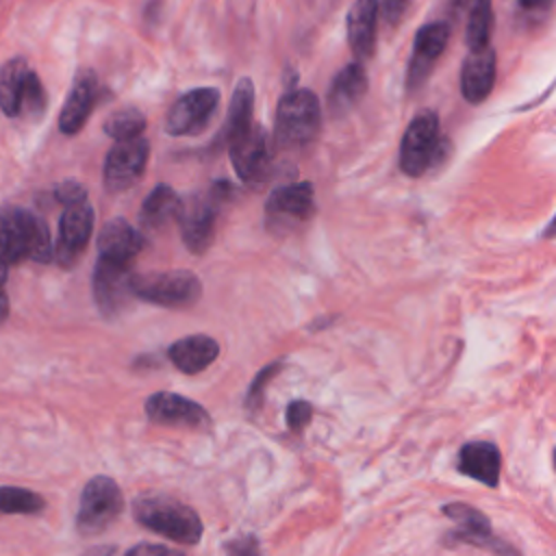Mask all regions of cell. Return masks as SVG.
I'll return each mask as SVG.
<instances>
[{
    "label": "cell",
    "mask_w": 556,
    "mask_h": 556,
    "mask_svg": "<svg viewBox=\"0 0 556 556\" xmlns=\"http://www.w3.org/2000/svg\"><path fill=\"white\" fill-rule=\"evenodd\" d=\"M48 263L52 241L43 217L15 204L0 206V261L17 265L22 261Z\"/></svg>",
    "instance_id": "obj_1"
},
{
    "label": "cell",
    "mask_w": 556,
    "mask_h": 556,
    "mask_svg": "<svg viewBox=\"0 0 556 556\" xmlns=\"http://www.w3.org/2000/svg\"><path fill=\"white\" fill-rule=\"evenodd\" d=\"M132 515L135 519L172 539L180 545H195L202 539V519L198 513L167 495H141L132 502Z\"/></svg>",
    "instance_id": "obj_2"
},
{
    "label": "cell",
    "mask_w": 556,
    "mask_h": 556,
    "mask_svg": "<svg viewBox=\"0 0 556 556\" xmlns=\"http://www.w3.org/2000/svg\"><path fill=\"white\" fill-rule=\"evenodd\" d=\"M321 122V106L313 91L308 89H289L276 109V128L274 141L282 150H298L308 146Z\"/></svg>",
    "instance_id": "obj_3"
},
{
    "label": "cell",
    "mask_w": 556,
    "mask_h": 556,
    "mask_svg": "<svg viewBox=\"0 0 556 556\" xmlns=\"http://www.w3.org/2000/svg\"><path fill=\"white\" fill-rule=\"evenodd\" d=\"M447 143L439 130V115L430 109L419 111L402 139L400 146V169L406 176H421L445 159Z\"/></svg>",
    "instance_id": "obj_4"
},
{
    "label": "cell",
    "mask_w": 556,
    "mask_h": 556,
    "mask_svg": "<svg viewBox=\"0 0 556 556\" xmlns=\"http://www.w3.org/2000/svg\"><path fill=\"white\" fill-rule=\"evenodd\" d=\"M130 289L135 298L165 308L193 306L202 295L200 278L187 269L132 274Z\"/></svg>",
    "instance_id": "obj_5"
},
{
    "label": "cell",
    "mask_w": 556,
    "mask_h": 556,
    "mask_svg": "<svg viewBox=\"0 0 556 556\" xmlns=\"http://www.w3.org/2000/svg\"><path fill=\"white\" fill-rule=\"evenodd\" d=\"M230 185L224 180H217L206 193L193 195L187 202L182 200V208L178 215L182 241L189 252L202 254L211 243L215 235V222L217 213L224 200L230 195Z\"/></svg>",
    "instance_id": "obj_6"
},
{
    "label": "cell",
    "mask_w": 556,
    "mask_h": 556,
    "mask_svg": "<svg viewBox=\"0 0 556 556\" xmlns=\"http://www.w3.org/2000/svg\"><path fill=\"white\" fill-rule=\"evenodd\" d=\"M124 506L122 491L117 482L109 476H96L91 478L80 495L78 515H76V528L80 534H98L106 526H111Z\"/></svg>",
    "instance_id": "obj_7"
},
{
    "label": "cell",
    "mask_w": 556,
    "mask_h": 556,
    "mask_svg": "<svg viewBox=\"0 0 556 556\" xmlns=\"http://www.w3.org/2000/svg\"><path fill=\"white\" fill-rule=\"evenodd\" d=\"M222 93L215 87H198L182 93L167 111L165 130L172 137H193L208 128Z\"/></svg>",
    "instance_id": "obj_8"
},
{
    "label": "cell",
    "mask_w": 556,
    "mask_h": 556,
    "mask_svg": "<svg viewBox=\"0 0 556 556\" xmlns=\"http://www.w3.org/2000/svg\"><path fill=\"white\" fill-rule=\"evenodd\" d=\"M230 163L237 176L248 185H261L271 169V139L263 126H250L243 135L228 143Z\"/></svg>",
    "instance_id": "obj_9"
},
{
    "label": "cell",
    "mask_w": 556,
    "mask_h": 556,
    "mask_svg": "<svg viewBox=\"0 0 556 556\" xmlns=\"http://www.w3.org/2000/svg\"><path fill=\"white\" fill-rule=\"evenodd\" d=\"M150 156V143L148 139L132 137L115 141V146L109 150L104 159V172L102 180L106 191L119 193L130 189L143 174Z\"/></svg>",
    "instance_id": "obj_10"
},
{
    "label": "cell",
    "mask_w": 556,
    "mask_h": 556,
    "mask_svg": "<svg viewBox=\"0 0 556 556\" xmlns=\"http://www.w3.org/2000/svg\"><path fill=\"white\" fill-rule=\"evenodd\" d=\"M443 513L456 523V530H452L450 541H463L482 549H491L497 556H519V552L493 534L491 521L473 506L463 502H452L443 506Z\"/></svg>",
    "instance_id": "obj_11"
},
{
    "label": "cell",
    "mask_w": 556,
    "mask_h": 556,
    "mask_svg": "<svg viewBox=\"0 0 556 556\" xmlns=\"http://www.w3.org/2000/svg\"><path fill=\"white\" fill-rule=\"evenodd\" d=\"M93 232V208L87 200L63 208L59 219V237L52 256L61 267H72L85 252Z\"/></svg>",
    "instance_id": "obj_12"
},
{
    "label": "cell",
    "mask_w": 556,
    "mask_h": 556,
    "mask_svg": "<svg viewBox=\"0 0 556 556\" xmlns=\"http://www.w3.org/2000/svg\"><path fill=\"white\" fill-rule=\"evenodd\" d=\"M315 211L313 185L311 182H291L271 191L265 204L267 224L274 230H291L311 219Z\"/></svg>",
    "instance_id": "obj_13"
},
{
    "label": "cell",
    "mask_w": 556,
    "mask_h": 556,
    "mask_svg": "<svg viewBox=\"0 0 556 556\" xmlns=\"http://www.w3.org/2000/svg\"><path fill=\"white\" fill-rule=\"evenodd\" d=\"M132 265L100 258L93 269V298L102 315L115 317L135 298L130 289Z\"/></svg>",
    "instance_id": "obj_14"
},
{
    "label": "cell",
    "mask_w": 556,
    "mask_h": 556,
    "mask_svg": "<svg viewBox=\"0 0 556 556\" xmlns=\"http://www.w3.org/2000/svg\"><path fill=\"white\" fill-rule=\"evenodd\" d=\"M146 415L154 424L163 426H180L191 430H208L211 417L208 413L198 404L182 395L159 391L146 400Z\"/></svg>",
    "instance_id": "obj_15"
},
{
    "label": "cell",
    "mask_w": 556,
    "mask_h": 556,
    "mask_svg": "<svg viewBox=\"0 0 556 556\" xmlns=\"http://www.w3.org/2000/svg\"><path fill=\"white\" fill-rule=\"evenodd\" d=\"M447 39H450V26L445 22H432L417 30L413 41V56L406 74L408 91L419 89L428 80L432 65L437 63V59L447 46Z\"/></svg>",
    "instance_id": "obj_16"
},
{
    "label": "cell",
    "mask_w": 556,
    "mask_h": 556,
    "mask_svg": "<svg viewBox=\"0 0 556 556\" xmlns=\"http://www.w3.org/2000/svg\"><path fill=\"white\" fill-rule=\"evenodd\" d=\"M98 100V78L91 70L83 67L76 72L72 89L59 113V128L63 135H76L93 111Z\"/></svg>",
    "instance_id": "obj_17"
},
{
    "label": "cell",
    "mask_w": 556,
    "mask_h": 556,
    "mask_svg": "<svg viewBox=\"0 0 556 556\" xmlns=\"http://www.w3.org/2000/svg\"><path fill=\"white\" fill-rule=\"evenodd\" d=\"M495 85V52L491 46L471 50L460 70L463 98L469 104H480L489 98Z\"/></svg>",
    "instance_id": "obj_18"
},
{
    "label": "cell",
    "mask_w": 556,
    "mask_h": 556,
    "mask_svg": "<svg viewBox=\"0 0 556 556\" xmlns=\"http://www.w3.org/2000/svg\"><path fill=\"white\" fill-rule=\"evenodd\" d=\"M141 248H143L141 232L122 217L106 222L98 235L100 258L132 265L137 254L141 252Z\"/></svg>",
    "instance_id": "obj_19"
},
{
    "label": "cell",
    "mask_w": 556,
    "mask_h": 556,
    "mask_svg": "<svg viewBox=\"0 0 556 556\" xmlns=\"http://www.w3.org/2000/svg\"><path fill=\"white\" fill-rule=\"evenodd\" d=\"M458 471L486 484L497 486L502 471V454L495 443L469 441L458 452Z\"/></svg>",
    "instance_id": "obj_20"
},
{
    "label": "cell",
    "mask_w": 556,
    "mask_h": 556,
    "mask_svg": "<svg viewBox=\"0 0 556 556\" xmlns=\"http://www.w3.org/2000/svg\"><path fill=\"white\" fill-rule=\"evenodd\" d=\"M380 0H354L348 13V41L358 59L374 56L376 50V26H378Z\"/></svg>",
    "instance_id": "obj_21"
},
{
    "label": "cell",
    "mask_w": 556,
    "mask_h": 556,
    "mask_svg": "<svg viewBox=\"0 0 556 556\" xmlns=\"http://www.w3.org/2000/svg\"><path fill=\"white\" fill-rule=\"evenodd\" d=\"M367 91V74L361 63L345 65L328 87V111L334 117L348 115Z\"/></svg>",
    "instance_id": "obj_22"
},
{
    "label": "cell",
    "mask_w": 556,
    "mask_h": 556,
    "mask_svg": "<svg viewBox=\"0 0 556 556\" xmlns=\"http://www.w3.org/2000/svg\"><path fill=\"white\" fill-rule=\"evenodd\" d=\"M219 354V345L208 334H191L172 343L167 350V358L176 369L185 374H198L206 369Z\"/></svg>",
    "instance_id": "obj_23"
},
{
    "label": "cell",
    "mask_w": 556,
    "mask_h": 556,
    "mask_svg": "<svg viewBox=\"0 0 556 556\" xmlns=\"http://www.w3.org/2000/svg\"><path fill=\"white\" fill-rule=\"evenodd\" d=\"M252 111H254V83L250 78H239L230 98L226 122L217 135V141L228 146L239 135H243L252 126Z\"/></svg>",
    "instance_id": "obj_24"
},
{
    "label": "cell",
    "mask_w": 556,
    "mask_h": 556,
    "mask_svg": "<svg viewBox=\"0 0 556 556\" xmlns=\"http://www.w3.org/2000/svg\"><path fill=\"white\" fill-rule=\"evenodd\" d=\"M182 208L180 195L169 185H156L141 204L139 224L143 230L165 228L169 222L178 219Z\"/></svg>",
    "instance_id": "obj_25"
},
{
    "label": "cell",
    "mask_w": 556,
    "mask_h": 556,
    "mask_svg": "<svg viewBox=\"0 0 556 556\" xmlns=\"http://www.w3.org/2000/svg\"><path fill=\"white\" fill-rule=\"evenodd\" d=\"M28 63L22 56L9 59L0 65V109L9 117L20 115V102L28 78Z\"/></svg>",
    "instance_id": "obj_26"
},
{
    "label": "cell",
    "mask_w": 556,
    "mask_h": 556,
    "mask_svg": "<svg viewBox=\"0 0 556 556\" xmlns=\"http://www.w3.org/2000/svg\"><path fill=\"white\" fill-rule=\"evenodd\" d=\"M465 43L469 46V50H482L489 46L491 41V33H493V9H491V0L476 4L473 9H469L465 13Z\"/></svg>",
    "instance_id": "obj_27"
},
{
    "label": "cell",
    "mask_w": 556,
    "mask_h": 556,
    "mask_svg": "<svg viewBox=\"0 0 556 556\" xmlns=\"http://www.w3.org/2000/svg\"><path fill=\"white\" fill-rule=\"evenodd\" d=\"M46 508V500L22 486H0V515H37Z\"/></svg>",
    "instance_id": "obj_28"
},
{
    "label": "cell",
    "mask_w": 556,
    "mask_h": 556,
    "mask_svg": "<svg viewBox=\"0 0 556 556\" xmlns=\"http://www.w3.org/2000/svg\"><path fill=\"white\" fill-rule=\"evenodd\" d=\"M143 130H146V115L135 106L117 109L104 122V132L115 141L139 137Z\"/></svg>",
    "instance_id": "obj_29"
},
{
    "label": "cell",
    "mask_w": 556,
    "mask_h": 556,
    "mask_svg": "<svg viewBox=\"0 0 556 556\" xmlns=\"http://www.w3.org/2000/svg\"><path fill=\"white\" fill-rule=\"evenodd\" d=\"M46 104H48V96H46V89L37 76L35 70L28 72V78H26V87H24V93H22V102H20V115L22 119H39L43 113H46Z\"/></svg>",
    "instance_id": "obj_30"
},
{
    "label": "cell",
    "mask_w": 556,
    "mask_h": 556,
    "mask_svg": "<svg viewBox=\"0 0 556 556\" xmlns=\"http://www.w3.org/2000/svg\"><path fill=\"white\" fill-rule=\"evenodd\" d=\"M280 369H282V363H269L267 367H263V369L256 374V378L252 380V384H250V389H248V395H245V400H243V404H245L248 410H256V408L261 406L263 395H265V387L269 384V380H271Z\"/></svg>",
    "instance_id": "obj_31"
},
{
    "label": "cell",
    "mask_w": 556,
    "mask_h": 556,
    "mask_svg": "<svg viewBox=\"0 0 556 556\" xmlns=\"http://www.w3.org/2000/svg\"><path fill=\"white\" fill-rule=\"evenodd\" d=\"M54 198L56 202H61L63 206H70V204H76V202H83L87 200V191L80 182L76 180H63L54 187Z\"/></svg>",
    "instance_id": "obj_32"
},
{
    "label": "cell",
    "mask_w": 556,
    "mask_h": 556,
    "mask_svg": "<svg viewBox=\"0 0 556 556\" xmlns=\"http://www.w3.org/2000/svg\"><path fill=\"white\" fill-rule=\"evenodd\" d=\"M313 417V408L308 402L304 400H295L289 404L287 408V426L293 430V432H300L304 430V426L311 421Z\"/></svg>",
    "instance_id": "obj_33"
},
{
    "label": "cell",
    "mask_w": 556,
    "mask_h": 556,
    "mask_svg": "<svg viewBox=\"0 0 556 556\" xmlns=\"http://www.w3.org/2000/svg\"><path fill=\"white\" fill-rule=\"evenodd\" d=\"M410 9V0H382V4H378V13H382V20L389 26H395L404 20V15Z\"/></svg>",
    "instance_id": "obj_34"
},
{
    "label": "cell",
    "mask_w": 556,
    "mask_h": 556,
    "mask_svg": "<svg viewBox=\"0 0 556 556\" xmlns=\"http://www.w3.org/2000/svg\"><path fill=\"white\" fill-rule=\"evenodd\" d=\"M226 556H261L258 541L252 534H243L226 545Z\"/></svg>",
    "instance_id": "obj_35"
},
{
    "label": "cell",
    "mask_w": 556,
    "mask_h": 556,
    "mask_svg": "<svg viewBox=\"0 0 556 556\" xmlns=\"http://www.w3.org/2000/svg\"><path fill=\"white\" fill-rule=\"evenodd\" d=\"M126 556H185V554L156 543H137L126 552Z\"/></svg>",
    "instance_id": "obj_36"
},
{
    "label": "cell",
    "mask_w": 556,
    "mask_h": 556,
    "mask_svg": "<svg viewBox=\"0 0 556 556\" xmlns=\"http://www.w3.org/2000/svg\"><path fill=\"white\" fill-rule=\"evenodd\" d=\"M526 13H545L547 9H549V4H552V0H515Z\"/></svg>",
    "instance_id": "obj_37"
},
{
    "label": "cell",
    "mask_w": 556,
    "mask_h": 556,
    "mask_svg": "<svg viewBox=\"0 0 556 556\" xmlns=\"http://www.w3.org/2000/svg\"><path fill=\"white\" fill-rule=\"evenodd\" d=\"M480 2H486V0H456V9L465 15L469 9H473V7L480 4Z\"/></svg>",
    "instance_id": "obj_38"
},
{
    "label": "cell",
    "mask_w": 556,
    "mask_h": 556,
    "mask_svg": "<svg viewBox=\"0 0 556 556\" xmlns=\"http://www.w3.org/2000/svg\"><path fill=\"white\" fill-rule=\"evenodd\" d=\"M7 317H9V300H7V295H4V291H2V287H0V324H2Z\"/></svg>",
    "instance_id": "obj_39"
},
{
    "label": "cell",
    "mask_w": 556,
    "mask_h": 556,
    "mask_svg": "<svg viewBox=\"0 0 556 556\" xmlns=\"http://www.w3.org/2000/svg\"><path fill=\"white\" fill-rule=\"evenodd\" d=\"M83 556H113V547H109V545H102V547H93V549L85 552Z\"/></svg>",
    "instance_id": "obj_40"
},
{
    "label": "cell",
    "mask_w": 556,
    "mask_h": 556,
    "mask_svg": "<svg viewBox=\"0 0 556 556\" xmlns=\"http://www.w3.org/2000/svg\"><path fill=\"white\" fill-rule=\"evenodd\" d=\"M4 280H7V265L0 261V287L4 285Z\"/></svg>",
    "instance_id": "obj_41"
}]
</instances>
